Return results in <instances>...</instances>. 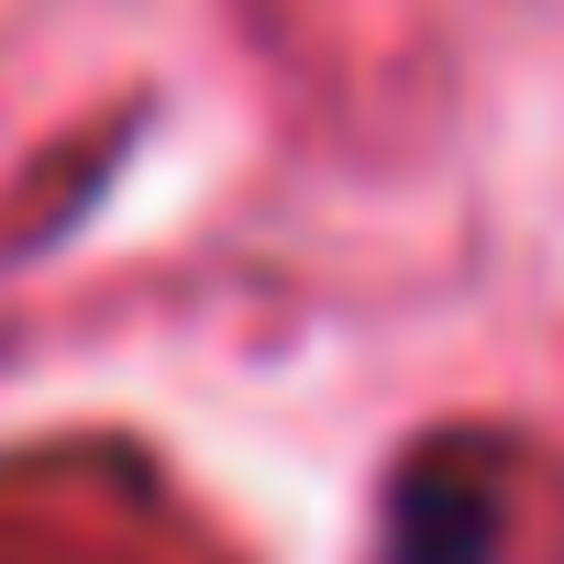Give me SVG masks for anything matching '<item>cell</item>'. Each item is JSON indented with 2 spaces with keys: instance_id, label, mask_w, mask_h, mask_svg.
Returning <instances> with one entry per match:
<instances>
[{
  "instance_id": "6da1fadb",
  "label": "cell",
  "mask_w": 564,
  "mask_h": 564,
  "mask_svg": "<svg viewBox=\"0 0 564 564\" xmlns=\"http://www.w3.org/2000/svg\"><path fill=\"white\" fill-rule=\"evenodd\" d=\"M498 487L432 454L388 487V564H498Z\"/></svg>"
}]
</instances>
